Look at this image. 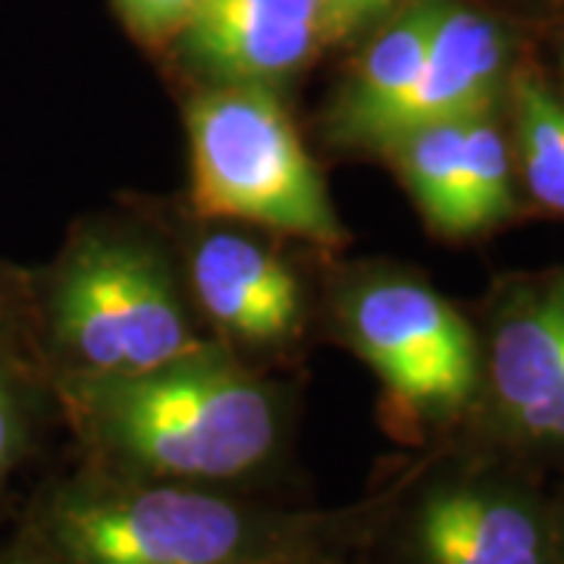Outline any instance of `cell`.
<instances>
[{
  "mask_svg": "<svg viewBox=\"0 0 564 564\" xmlns=\"http://www.w3.org/2000/svg\"><path fill=\"white\" fill-rule=\"evenodd\" d=\"M91 467L151 484L220 486L273 462L285 436L276 386L214 343L113 380H54Z\"/></svg>",
  "mask_w": 564,
  "mask_h": 564,
  "instance_id": "cell-1",
  "label": "cell"
},
{
  "mask_svg": "<svg viewBox=\"0 0 564 564\" xmlns=\"http://www.w3.org/2000/svg\"><path fill=\"white\" fill-rule=\"evenodd\" d=\"M32 530L63 564H267L311 558L333 518L91 467L47 489Z\"/></svg>",
  "mask_w": 564,
  "mask_h": 564,
  "instance_id": "cell-2",
  "label": "cell"
},
{
  "mask_svg": "<svg viewBox=\"0 0 564 564\" xmlns=\"http://www.w3.org/2000/svg\"><path fill=\"white\" fill-rule=\"evenodd\" d=\"M54 380H113L210 348L188 285L163 245L129 223L73 232L39 295Z\"/></svg>",
  "mask_w": 564,
  "mask_h": 564,
  "instance_id": "cell-3",
  "label": "cell"
},
{
  "mask_svg": "<svg viewBox=\"0 0 564 564\" xmlns=\"http://www.w3.org/2000/svg\"><path fill=\"white\" fill-rule=\"evenodd\" d=\"M192 210L321 248L348 242L317 163L270 85H198L185 104Z\"/></svg>",
  "mask_w": 564,
  "mask_h": 564,
  "instance_id": "cell-4",
  "label": "cell"
},
{
  "mask_svg": "<svg viewBox=\"0 0 564 564\" xmlns=\"http://www.w3.org/2000/svg\"><path fill=\"white\" fill-rule=\"evenodd\" d=\"M336 333L383 386L389 417L417 430L458 417L484 383L474 329L443 295L389 267L339 280Z\"/></svg>",
  "mask_w": 564,
  "mask_h": 564,
  "instance_id": "cell-5",
  "label": "cell"
},
{
  "mask_svg": "<svg viewBox=\"0 0 564 564\" xmlns=\"http://www.w3.org/2000/svg\"><path fill=\"white\" fill-rule=\"evenodd\" d=\"M270 232L202 220L185 248V285L210 336L236 355L282 351L304 329V282Z\"/></svg>",
  "mask_w": 564,
  "mask_h": 564,
  "instance_id": "cell-6",
  "label": "cell"
},
{
  "mask_svg": "<svg viewBox=\"0 0 564 564\" xmlns=\"http://www.w3.org/2000/svg\"><path fill=\"white\" fill-rule=\"evenodd\" d=\"M445 239H470L518 214L514 163L496 110L414 126L377 151Z\"/></svg>",
  "mask_w": 564,
  "mask_h": 564,
  "instance_id": "cell-7",
  "label": "cell"
},
{
  "mask_svg": "<svg viewBox=\"0 0 564 564\" xmlns=\"http://www.w3.org/2000/svg\"><path fill=\"white\" fill-rule=\"evenodd\" d=\"M486 389L508 443L564 448V270L505 292L489 333Z\"/></svg>",
  "mask_w": 564,
  "mask_h": 564,
  "instance_id": "cell-8",
  "label": "cell"
},
{
  "mask_svg": "<svg viewBox=\"0 0 564 564\" xmlns=\"http://www.w3.org/2000/svg\"><path fill=\"white\" fill-rule=\"evenodd\" d=\"M408 564H558V533L524 486L455 474L417 492L404 518Z\"/></svg>",
  "mask_w": 564,
  "mask_h": 564,
  "instance_id": "cell-9",
  "label": "cell"
},
{
  "mask_svg": "<svg viewBox=\"0 0 564 564\" xmlns=\"http://www.w3.org/2000/svg\"><path fill=\"white\" fill-rule=\"evenodd\" d=\"M323 47L317 0H202L166 51L202 85L280 88Z\"/></svg>",
  "mask_w": 564,
  "mask_h": 564,
  "instance_id": "cell-10",
  "label": "cell"
},
{
  "mask_svg": "<svg viewBox=\"0 0 564 564\" xmlns=\"http://www.w3.org/2000/svg\"><path fill=\"white\" fill-rule=\"evenodd\" d=\"M511 85V35L502 22L462 0H440L426 61L389 113L373 154L414 126L496 110Z\"/></svg>",
  "mask_w": 564,
  "mask_h": 564,
  "instance_id": "cell-11",
  "label": "cell"
},
{
  "mask_svg": "<svg viewBox=\"0 0 564 564\" xmlns=\"http://www.w3.org/2000/svg\"><path fill=\"white\" fill-rule=\"evenodd\" d=\"M440 0H408L370 35L323 113V139L345 151L377 148L389 113L417 82Z\"/></svg>",
  "mask_w": 564,
  "mask_h": 564,
  "instance_id": "cell-12",
  "label": "cell"
},
{
  "mask_svg": "<svg viewBox=\"0 0 564 564\" xmlns=\"http://www.w3.org/2000/svg\"><path fill=\"white\" fill-rule=\"evenodd\" d=\"M514 139L527 192L555 214H564V104L540 76H511Z\"/></svg>",
  "mask_w": 564,
  "mask_h": 564,
  "instance_id": "cell-13",
  "label": "cell"
},
{
  "mask_svg": "<svg viewBox=\"0 0 564 564\" xmlns=\"http://www.w3.org/2000/svg\"><path fill=\"white\" fill-rule=\"evenodd\" d=\"M32 443V399L29 383L10 355L0 351V486L20 467Z\"/></svg>",
  "mask_w": 564,
  "mask_h": 564,
  "instance_id": "cell-14",
  "label": "cell"
},
{
  "mask_svg": "<svg viewBox=\"0 0 564 564\" xmlns=\"http://www.w3.org/2000/svg\"><path fill=\"white\" fill-rule=\"evenodd\" d=\"M198 7L202 0H113L126 32L151 51H166L180 39Z\"/></svg>",
  "mask_w": 564,
  "mask_h": 564,
  "instance_id": "cell-15",
  "label": "cell"
},
{
  "mask_svg": "<svg viewBox=\"0 0 564 564\" xmlns=\"http://www.w3.org/2000/svg\"><path fill=\"white\" fill-rule=\"evenodd\" d=\"M317 7H321V25L326 47L351 39L355 32H361L367 25L389 17L383 0H317Z\"/></svg>",
  "mask_w": 564,
  "mask_h": 564,
  "instance_id": "cell-16",
  "label": "cell"
},
{
  "mask_svg": "<svg viewBox=\"0 0 564 564\" xmlns=\"http://www.w3.org/2000/svg\"><path fill=\"white\" fill-rule=\"evenodd\" d=\"M0 564H63L47 545L41 540L39 533L29 527L22 536H17L10 545L0 549Z\"/></svg>",
  "mask_w": 564,
  "mask_h": 564,
  "instance_id": "cell-17",
  "label": "cell"
},
{
  "mask_svg": "<svg viewBox=\"0 0 564 564\" xmlns=\"http://www.w3.org/2000/svg\"><path fill=\"white\" fill-rule=\"evenodd\" d=\"M17 292H20V282L13 280V273L0 263V307H10Z\"/></svg>",
  "mask_w": 564,
  "mask_h": 564,
  "instance_id": "cell-18",
  "label": "cell"
},
{
  "mask_svg": "<svg viewBox=\"0 0 564 564\" xmlns=\"http://www.w3.org/2000/svg\"><path fill=\"white\" fill-rule=\"evenodd\" d=\"M267 564H311V558H285V562H267Z\"/></svg>",
  "mask_w": 564,
  "mask_h": 564,
  "instance_id": "cell-19",
  "label": "cell"
},
{
  "mask_svg": "<svg viewBox=\"0 0 564 564\" xmlns=\"http://www.w3.org/2000/svg\"><path fill=\"white\" fill-rule=\"evenodd\" d=\"M395 3H399V0H383V7H386V10H389V13L395 10Z\"/></svg>",
  "mask_w": 564,
  "mask_h": 564,
  "instance_id": "cell-20",
  "label": "cell"
}]
</instances>
